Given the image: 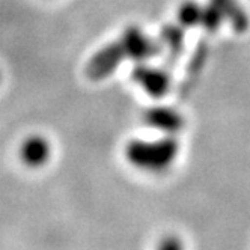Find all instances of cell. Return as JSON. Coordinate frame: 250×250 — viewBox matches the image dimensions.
I'll use <instances>...</instances> for the list:
<instances>
[{"mask_svg":"<svg viewBox=\"0 0 250 250\" xmlns=\"http://www.w3.org/2000/svg\"><path fill=\"white\" fill-rule=\"evenodd\" d=\"M180 151V145L175 137L167 134L158 140H130L125 146V157L128 162L137 167L149 172H160L167 169Z\"/></svg>","mask_w":250,"mask_h":250,"instance_id":"1","label":"cell"},{"mask_svg":"<svg viewBox=\"0 0 250 250\" xmlns=\"http://www.w3.org/2000/svg\"><path fill=\"white\" fill-rule=\"evenodd\" d=\"M125 59H128L125 47L121 40H116L104 45L89 59L84 68V73L91 80H103L112 76Z\"/></svg>","mask_w":250,"mask_h":250,"instance_id":"2","label":"cell"},{"mask_svg":"<svg viewBox=\"0 0 250 250\" xmlns=\"http://www.w3.org/2000/svg\"><path fill=\"white\" fill-rule=\"evenodd\" d=\"M127 56L134 62H146L158 55H163V45L160 40H154L139 26H128L119 37Z\"/></svg>","mask_w":250,"mask_h":250,"instance_id":"3","label":"cell"},{"mask_svg":"<svg viewBox=\"0 0 250 250\" xmlns=\"http://www.w3.org/2000/svg\"><path fill=\"white\" fill-rule=\"evenodd\" d=\"M131 79L152 98H163L170 89V76L166 69L136 62L131 69Z\"/></svg>","mask_w":250,"mask_h":250,"instance_id":"4","label":"cell"},{"mask_svg":"<svg viewBox=\"0 0 250 250\" xmlns=\"http://www.w3.org/2000/svg\"><path fill=\"white\" fill-rule=\"evenodd\" d=\"M160 42L163 45V61L167 69H175L184 53L186 29L180 23H167L160 30Z\"/></svg>","mask_w":250,"mask_h":250,"instance_id":"5","label":"cell"},{"mask_svg":"<svg viewBox=\"0 0 250 250\" xmlns=\"http://www.w3.org/2000/svg\"><path fill=\"white\" fill-rule=\"evenodd\" d=\"M144 121L149 127L170 136L181 131L184 127V118L176 110L170 109V107L163 105H155L146 109L144 112Z\"/></svg>","mask_w":250,"mask_h":250,"instance_id":"6","label":"cell"},{"mask_svg":"<svg viewBox=\"0 0 250 250\" xmlns=\"http://www.w3.org/2000/svg\"><path fill=\"white\" fill-rule=\"evenodd\" d=\"M50 155V145L41 136L27 137L20 148V157L29 166H41L47 162Z\"/></svg>","mask_w":250,"mask_h":250,"instance_id":"7","label":"cell"},{"mask_svg":"<svg viewBox=\"0 0 250 250\" xmlns=\"http://www.w3.org/2000/svg\"><path fill=\"white\" fill-rule=\"evenodd\" d=\"M222 11L225 20L229 21L235 32L243 33L249 29V15L237 0H211Z\"/></svg>","mask_w":250,"mask_h":250,"instance_id":"8","label":"cell"},{"mask_svg":"<svg viewBox=\"0 0 250 250\" xmlns=\"http://www.w3.org/2000/svg\"><path fill=\"white\" fill-rule=\"evenodd\" d=\"M207 56H208V44L201 41L198 45H196L193 55H191V59L188 61V63L186 66V76H184V84H183L184 92L188 91L191 87V83L201 74V71L207 62Z\"/></svg>","mask_w":250,"mask_h":250,"instance_id":"9","label":"cell"},{"mask_svg":"<svg viewBox=\"0 0 250 250\" xmlns=\"http://www.w3.org/2000/svg\"><path fill=\"white\" fill-rule=\"evenodd\" d=\"M201 19H202V6L193 2V0H186L178 8L176 20L184 29L201 26Z\"/></svg>","mask_w":250,"mask_h":250,"instance_id":"10","label":"cell"},{"mask_svg":"<svg viewBox=\"0 0 250 250\" xmlns=\"http://www.w3.org/2000/svg\"><path fill=\"white\" fill-rule=\"evenodd\" d=\"M225 17L222 11L217 8V5H214L212 2L209 5L202 6V19H201V27L205 29L208 33H212L220 29L223 24Z\"/></svg>","mask_w":250,"mask_h":250,"instance_id":"11","label":"cell"},{"mask_svg":"<svg viewBox=\"0 0 250 250\" xmlns=\"http://www.w3.org/2000/svg\"><path fill=\"white\" fill-rule=\"evenodd\" d=\"M160 247H162V249H180L181 243L175 237H167V238H165L162 243H160Z\"/></svg>","mask_w":250,"mask_h":250,"instance_id":"12","label":"cell"}]
</instances>
